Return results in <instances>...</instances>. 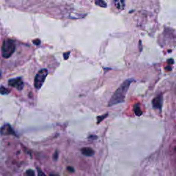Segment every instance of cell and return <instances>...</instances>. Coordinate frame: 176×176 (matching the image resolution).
Listing matches in <instances>:
<instances>
[{"mask_svg": "<svg viewBox=\"0 0 176 176\" xmlns=\"http://www.w3.org/2000/svg\"><path fill=\"white\" fill-rule=\"evenodd\" d=\"M67 170H68L69 171H70V172H74V169L73 167H67Z\"/></svg>", "mask_w": 176, "mask_h": 176, "instance_id": "obj_18", "label": "cell"}, {"mask_svg": "<svg viewBox=\"0 0 176 176\" xmlns=\"http://www.w3.org/2000/svg\"><path fill=\"white\" fill-rule=\"evenodd\" d=\"M152 105L153 107L156 109H161L162 106V95H158L156 98H154L152 101Z\"/></svg>", "mask_w": 176, "mask_h": 176, "instance_id": "obj_5", "label": "cell"}, {"mask_svg": "<svg viewBox=\"0 0 176 176\" xmlns=\"http://www.w3.org/2000/svg\"><path fill=\"white\" fill-rule=\"evenodd\" d=\"M1 133L2 134H14V132L12 130L10 125H6L3 127L1 129Z\"/></svg>", "mask_w": 176, "mask_h": 176, "instance_id": "obj_7", "label": "cell"}, {"mask_svg": "<svg viewBox=\"0 0 176 176\" xmlns=\"http://www.w3.org/2000/svg\"><path fill=\"white\" fill-rule=\"evenodd\" d=\"M81 153L84 156H92L94 154V151L90 147H84L81 149Z\"/></svg>", "mask_w": 176, "mask_h": 176, "instance_id": "obj_6", "label": "cell"}, {"mask_svg": "<svg viewBox=\"0 0 176 176\" xmlns=\"http://www.w3.org/2000/svg\"><path fill=\"white\" fill-rule=\"evenodd\" d=\"M37 172H38V176H47L43 172V171L41 170V169H40V168H39V167L37 168Z\"/></svg>", "mask_w": 176, "mask_h": 176, "instance_id": "obj_14", "label": "cell"}, {"mask_svg": "<svg viewBox=\"0 0 176 176\" xmlns=\"http://www.w3.org/2000/svg\"><path fill=\"white\" fill-rule=\"evenodd\" d=\"M95 3H96L97 6H99L100 7H102V8L107 7V4H106V2H105L104 1H102V0H97V1H95Z\"/></svg>", "mask_w": 176, "mask_h": 176, "instance_id": "obj_10", "label": "cell"}, {"mask_svg": "<svg viewBox=\"0 0 176 176\" xmlns=\"http://www.w3.org/2000/svg\"><path fill=\"white\" fill-rule=\"evenodd\" d=\"M167 62H168L169 63H172V64H173V63H174V61H173V59H169V60H168V61H167Z\"/></svg>", "mask_w": 176, "mask_h": 176, "instance_id": "obj_19", "label": "cell"}, {"mask_svg": "<svg viewBox=\"0 0 176 176\" xmlns=\"http://www.w3.org/2000/svg\"><path fill=\"white\" fill-rule=\"evenodd\" d=\"M134 112L135 115L138 116H141L143 114V112L141 111L139 104H135L134 105Z\"/></svg>", "mask_w": 176, "mask_h": 176, "instance_id": "obj_9", "label": "cell"}, {"mask_svg": "<svg viewBox=\"0 0 176 176\" xmlns=\"http://www.w3.org/2000/svg\"><path fill=\"white\" fill-rule=\"evenodd\" d=\"M50 176H59V175L56 174H50Z\"/></svg>", "mask_w": 176, "mask_h": 176, "instance_id": "obj_20", "label": "cell"}, {"mask_svg": "<svg viewBox=\"0 0 176 176\" xmlns=\"http://www.w3.org/2000/svg\"><path fill=\"white\" fill-rule=\"evenodd\" d=\"M26 175L27 176H35V171L32 169H28L26 171Z\"/></svg>", "mask_w": 176, "mask_h": 176, "instance_id": "obj_13", "label": "cell"}, {"mask_svg": "<svg viewBox=\"0 0 176 176\" xmlns=\"http://www.w3.org/2000/svg\"><path fill=\"white\" fill-rule=\"evenodd\" d=\"M114 4L118 10H123L125 7V4L122 0H116V1H114Z\"/></svg>", "mask_w": 176, "mask_h": 176, "instance_id": "obj_8", "label": "cell"}, {"mask_svg": "<svg viewBox=\"0 0 176 176\" xmlns=\"http://www.w3.org/2000/svg\"><path fill=\"white\" fill-rule=\"evenodd\" d=\"M48 71L46 69H42L38 72V73L36 75L35 78V87L36 89L39 90L43 85V83L45 81L46 76H48Z\"/></svg>", "mask_w": 176, "mask_h": 176, "instance_id": "obj_3", "label": "cell"}, {"mask_svg": "<svg viewBox=\"0 0 176 176\" xmlns=\"http://www.w3.org/2000/svg\"><path fill=\"white\" fill-rule=\"evenodd\" d=\"M70 54V52H65L63 54V57H64V59H67L69 57V55Z\"/></svg>", "mask_w": 176, "mask_h": 176, "instance_id": "obj_16", "label": "cell"}, {"mask_svg": "<svg viewBox=\"0 0 176 176\" xmlns=\"http://www.w3.org/2000/svg\"><path fill=\"white\" fill-rule=\"evenodd\" d=\"M10 92V91L7 88H4V87H0V94H7Z\"/></svg>", "mask_w": 176, "mask_h": 176, "instance_id": "obj_11", "label": "cell"}, {"mask_svg": "<svg viewBox=\"0 0 176 176\" xmlns=\"http://www.w3.org/2000/svg\"><path fill=\"white\" fill-rule=\"evenodd\" d=\"M133 81V80L131 78L125 80L123 83L116 90V92L114 93V94L112 95L111 99H110L109 103H108V105L109 107L117 105L118 103H123L125 100V97L127 93L128 92L129 86Z\"/></svg>", "mask_w": 176, "mask_h": 176, "instance_id": "obj_1", "label": "cell"}, {"mask_svg": "<svg viewBox=\"0 0 176 176\" xmlns=\"http://www.w3.org/2000/svg\"><path fill=\"white\" fill-rule=\"evenodd\" d=\"M8 85L10 86L13 87V88H15L17 89L18 90H22L23 88H24V83L23 82L22 78L18 77L16 78H12V79H10L8 80Z\"/></svg>", "mask_w": 176, "mask_h": 176, "instance_id": "obj_4", "label": "cell"}, {"mask_svg": "<svg viewBox=\"0 0 176 176\" xmlns=\"http://www.w3.org/2000/svg\"><path fill=\"white\" fill-rule=\"evenodd\" d=\"M33 43H34V44H35V45L39 46V45H40V43H41V41H40V39H37L34 40Z\"/></svg>", "mask_w": 176, "mask_h": 176, "instance_id": "obj_15", "label": "cell"}, {"mask_svg": "<svg viewBox=\"0 0 176 176\" xmlns=\"http://www.w3.org/2000/svg\"><path fill=\"white\" fill-rule=\"evenodd\" d=\"M108 114H106L105 115H103V116H99L98 118H97V120H98V123H100L102 121H103V119H105V118L107 117Z\"/></svg>", "mask_w": 176, "mask_h": 176, "instance_id": "obj_12", "label": "cell"}, {"mask_svg": "<svg viewBox=\"0 0 176 176\" xmlns=\"http://www.w3.org/2000/svg\"><path fill=\"white\" fill-rule=\"evenodd\" d=\"M15 50V44L11 39L4 40L1 46L2 56L5 59H8L12 56Z\"/></svg>", "mask_w": 176, "mask_h": 176, "instance_id": "obj_2", "label": "cell"}, {"mask_svg": "<svg viewBox=\"0 0 176 176\" xmlns=\"http://www.w3.org/2000/svg\"><path fill=\"white\" fill-rule=\"evenodd\" d=\"M58 156H59V154H58V151H55V153H54V156H53V158H54V160H57V158H58Z\"/></svg>", "mask_w": 176, "mask_h": 176, "instance_id": "obj_17", "label": "cell"}]
</instances>
